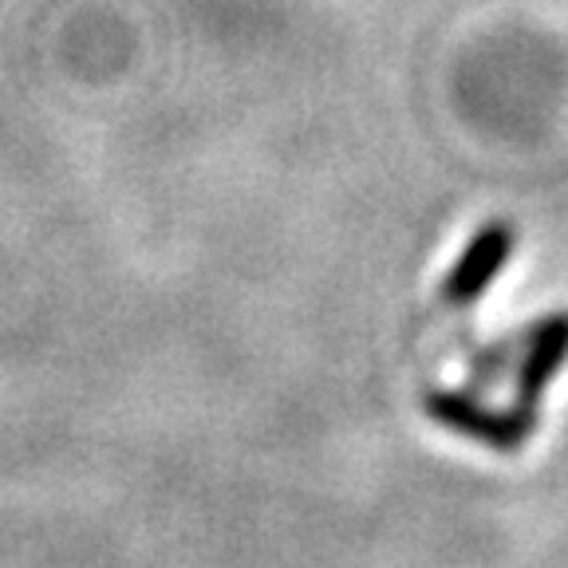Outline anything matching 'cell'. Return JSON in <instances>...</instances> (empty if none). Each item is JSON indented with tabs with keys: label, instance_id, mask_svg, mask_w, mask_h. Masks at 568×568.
<instances>
[{
	"label": "cell",
	"instance_id": "obj_3",
	"mask_svg": "<svg viewBox=\"0 0 568 568\" xmlns=\"http://www.w3.org/2000/svg\"><path fill=\"white\" fill-rule=\"evenodd\" d=\"M568 359V312H552L545 316L529 336V347H525L521 372H517V403L514 407L521 415L537 418V407H541V395L549 387V379L560 372V364Z\"/></svg>",
	"mask_w": 568,
	"mask_h": 568
},
{
	"label": "cell",
	"instance_id": "obj_1",
	"mask_svg": "<svg viewBox=\"0 0 568 568\" xmlns=\"http://www.w3.org/2000/svg\"><path fill=\"white\" fill-rule=\"evenodd\" d=\"M514 245H517V230L509 222L497 217V222L481 225V230L466 241V248L458 253L450 273H446V281H443L446 304H454V308H470V304H478L481 296H486L489 284L497 281V273L509 265Z\"/></svg>",
	"mask_w": 568,
	"mask_h": 568
},
{
	"label": "cell",
	"instance_id": "obj_2",
	"mask_svg": "<svg viewBox=\"0 0 568 568\" xmlns=\"http://www.w3.org/2000/svg\"><path fill=\"white\" fill-rule=\"evenodd\" d=\"M426 415L435 423L450 426L458 435L478 438V443L494 446V450H517L529 438L537 418L521 415V410H489L478 399L462 395V390H430L426 395Z\"/></svg>",
	"mask_w": 568,
	"mask_h": 568
}]
</instances>
